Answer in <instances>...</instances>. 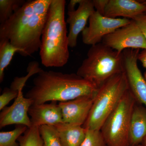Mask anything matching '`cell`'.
I'll list each match as a JSON object with an SVG mask.
<instances>
[{
	"mask_svg": "<svg viewBox=\"0 0 146 146\" xmlns=\"http://www.w3.org/2000/svg\"><path fill=\"white\" fill-rule=\"evenodd\" d=\"M19 90L11 88H5L0 96V110H2L12 100L18 97Z\"/></svg>",
	"mask_w": 146,
	"mask_h": 146,
	"instance_id": "cell-23",
	"label": "cell"
},
{
	"mask_svg": "<svg viewBox=\"0 0 146 146\" xmlns=\"http://www.w3.org/2000/svg\"><path fill=\"white\" fill-rule=\"evenodd\" d=\"M95 11L93 1L82 0L76 9L68 11L66 23L69 25V47L76 46L79 35L85 28L87 21Z\"/></svg>",
	"mask_w": 146,
	"mask_h": 146,
	"instance_id": "cell-12",
	"label": "cell"
},
{
	"mask_svg": "<svg viewBox=\"0 0 146 146\" xmlns=\"http://www.w3.org/2000/svg\"><path fill=\"white\" fill-rule=\"evenodd\" d=\"M62 146H80L83 142L86 130L82 126L61 123L55 126Z\"/></svg>",
	"mask_w": 146,
	"mask_h": 146,
	"instance_id": "cell-16",
	"label": "cell"
},
{
	"mask_svg": "<svg viewBox=\"0 0 146 146\" xmlns=\"http://www.w3.org/2000/svg\"><path fill=\"white\" fill-rule=\"evenodd\" d=\"M98 88L77 74H66L42 69L33 80V86L26 94L33 104L63 102L84 96L94 97Z\"/></svg>",
	"mask_w": 146,
	"mask_h": 146,
	"instance_id": "cell-2",
	"label": "cell"
},
{
	"mask_svg": "<svg viewBox=\"0 0 146 146\" xmlns=\"http://www.w3.org/2000/svg\"><path fill=\"white\" fill-rule=\"evenodd\" d=\"M123 53L124 72L129 89L137 102L146 108V81L138 65L139 49H129Z\"/></svg>",
	"mask_w": 146,
	"mask_h": 146,
	"instance_id": "cell-9",
	"label": "cell"
},
{
	"mask_svg": "<svg viewBox=\"0 0 146 146\" xmlns=\"http://www.w3.org/2000/svg\"><path fill=\"white\" fill-rule=\"evenodd\" d=\"M27 127L18 125L13 130L0 132V146H20L16 141L28 129Z\"/></svg>",
	"mask_w": 146,
	"mask_h": 146,
	"instance_id": "cell-19",
	"label": "cell"
},
{
	"mask_svg": "<svg viewBox=\"0 0 146 146\" xmlns=\"http://www.w3.org/2000/svg\"><path fill=\"white\" fill-rule=\"evenodd\" d=\"M39 130L43 139V146H62L58 133L54 126H41Z\"/></svg>",
	"mask_w": 146,
	"mask_h": 146,
	"instance_id": "cell-20",
	"label": "cell"
},
{
	"mask_svg": "<svg viewBox=\"0 0 146 146\" xmlns=\"http://www.w3.org/2000/svg\"><path fill=\"white\" fill-rule=\"evenodd\" d=\"M123 72V52L100 43L91 46L76 74L99 88L112 77Z\"/></svg>",
	"mask_w": 146,
	"mask_h": 146,
	"instance_id": "cell-4",
	"label": "cell"
},
{
	"mask_svg": "<svg viewBox=\"0 0 146 146\" xmlns=\"http://www.w3.org/2000/svg\"><path fill=\"white\" fill-rule=\"evenodd\" d=\"M31 126H56L63 123L61 110L57 102L50 103L33 104L28 111Z\"/></svg>",
	"mask_w": 146,
	"mask_h": 146,
	"instance_id": "cell-13",
	"label": "cell"
},
{
	"mask_svg": "<svg viewBox=\"0 0 146 146\" xmlns=\"http://www.w3.org/2000/svg\"><path fill=\"white\" fill-rule=\"evenodd\" d=\"M82 0H71L68 5V11H73L75 10V7L79 4Z\"/></svg>",
	"mask_w": 146,
	"mask_h": 146,
	"instance_id": "cell-27",
	"label": "cell"
},
{
	"mask_svg": "<svg viewBox=\"0 0 146 146\" xmlns=\"http://www.w3.org/2000/svg\"><path fill=\"white\" fill-rule=\"evenodd\" d=\"M142 146V145H138V146Z\"/></svg>",
	"mask_w": 146,
	"mask_h": 146,
	"instance_id": "cell-30",
	"label": "cell"
},
{
	"mask_svg": "<svg viewBox=\"0 0 146 146\" xmlns=\"http://www.w3.org/2000/svg\"><path fill=\"white\" fill-rule=\"evenodd\" d=\"M146 136V108L136 102L133 108L129 131V146L141 145Z\"/></svg>",
	"mask_w": 146,
	"mask_h": 146,
	"instance_id": "cell-15",
	"label": "cell"
},
{
	"mask_svg": "<svg viewBox=\"0 0 146 146\" xmlns=\"http://www.w3.org/2000/svg\"><path fill=\"white\" fill-rule=\"evenodd\" d=\"M19 89L18 97L15 99L13 104L6 106L0 113V128L10 125H22L28 127H31L30 118L28 116L29 110L33 104L30 99L27 98L23 94V89Z\"/></svg>",
	"mask_w": 146,
	"mask_h": 146,
	"instance_id": "cell-10",
	"label": "cell"
},
{
	"mask_svg": "<svg viewBox=\"0 0 146 146\" xmlns=\"http://www.w3.org/2000/svg\"><path fill=\"white\" fill-rule=\"evenodd\" d=\"M144 76L146 81V71L145 72V73H144Z\"/></svg>",
	"mask_w": 146,
	"mask_h": 146,
	"instance_id": "cell-29",
	"label": "cell"
},
{
	"mask_svg": "<svg viewBox=\"0 0 146 146\" xmlns=\"http://www.w3.org/2000/svg\"><path fill=\"white\" fill-rule=\"evenodd\" d=\"M24 0H0V23H4L25 3Z\"/></svg>",
	"mask_w": 146,
	"mask_h": 146,
	"instance_id": "cell-21",
	"label": "cell"
},
{
	"mask_svg": "<svg viewBox=\"0 0 146 146\" xmlns=\"http://www.w3.org/2000/svg\"><path fill=\"white\" fill-rule=\"evenodd\" d=\"M144 14H146V12H145V13H144Z\"/></svg>",
	"mask_w": 146,
	"mask_h": 146,
	"instance_id": "cell-31",
	"label": "cell"
},
{
	"mask_svg": "<svg viewBox=\"0 0 146 146\" xmlns=\"http://www.w3.org/2000/svg\"><path fill=\"white\" fill-rule=\"evenodd\" d=\"M65 0H52L42 33L39 55L46 68L63 67L70 58Z\"/></svg>",
	"mask_w": 146,
	"mask_h": 146,
	"instance_id": "cell-3",
	"label": "cell"
},
{
	"mask_svg": "<svg viewBox=\"0 0 146 146\" xmlns=\"http://www.w3.org/2000/svg\"><path fill=\"white\" fill-rule=\"evenodd\" d=\"M141 145L142 146H146V136L144 138L143 141H142Z\"/></svg>",
	"mask_w": 146,
	"mask_h": 146,
	"instance_id": "cell-28",
	"label": "cell"
},
{
	"mask_svg": "<svg viewBox=\"0 0 146 146\" xmlns=\"http://www.w3.org/2000/svg\"><path fill=\"white\" fill-rule=\"evenodd\" d=\"M146 12V1L135 0H109L104 16L112 18H127L134 20Z\"/></svg>",
	"mask_w": 146,
	"mask_h": 146,
	"instance_id": "cell-14",
	"label": "cell"
},
{
	"mask_svg": "<svg viewBox=\"0 0 146 146\" xmlns=\"http://www.w3.org/2000/svg\"><path fill=\"white\" fill-rule=\"evenodd\" d=\"M20 146H43V139L39 133V127L32 126L28 128L18 138Z\"/></svg>",
	"mask_w": 146,
	"mask_h": 146,
	"instance_id": "cell-18",
	"label": "cell"
},
{
	"mask_svg": "<svg viewBox=\"0 0 146 146\" xmlns=\"http://www.w3.org/2000/svg\"><path fill=\"white\" fill-rule=\"evenodd\" d=\"M108 1L109 0H93L95 10L104 16L105 10Z\"/></svg>",
	"mask_w": 146,
	"mask_h": 146,
	"instance_id": "cell-25",
	"label": "cell"
},
{
	"mask_svg": "<svg viewBox=\"0 0 146 146\" xmlns=\"http://www.w3.org/2000/svg\"><path fill=\"white\" fill-rule=\"evenodd\" d=\"M133 21H135L143 35L146 39V15L141 14L136 17Z\"/></svg>",
	"mask_w": 146,
	"mask_h": 146,
	"instance_id": "cell-24",
	"label": "cell"
},
{
	"mask_svg": "<svg viewBox=\"0 0 146 146\" xmlns=\"http://www.w3.org/2000/svg\"><path fill=\"white\" fill-rule=\"evenodd\" d=\"M94 98L84 96L68 101L60 102L58 105L63 123L82 126L89 116Z\"/></svg>",
	"mask_w": 146,
	"mask_h": 146,
	"instance_id": "cell-11",
	"label": "cell"
},
{
	"mask_svg": "<svg viewBox=\"0 0 146 146\" xmlns=\"http://www.w3.org/2000/svg\"><path fill=\"white\" fill-rule=\"evenodd\" d=\"M138 60L141 62L143 67L146 69V49L143 50L141 52H139Z\"/></svg>",
	"mask_w": 146,
	"mask_h": 146,
	"instance_id": "cell-26",
	"label": "cell"
},
{
	"mask_svg": "<svg viewBox=\"0 0 146 146\" xmlns=\"http://www.w3.org/2000/svg\"><path fill=\"white\" fill-rule=\"evenodd\" d=\"M21 53V50L11 43L8 39H0V82L4 77L6 68L10 64L15 53Z\"/></svg>",
	"mask_w": 146,
	"mask_h": 146,
	"instance_id": "cell-17",
	"label": "cell"
},
{
	"mask_svg": "<svg viewBox=\"0 0 146 146\" xmlns=\"http://www.w3.org/2000/svg\"><path fill=\"white\" fill-rule=\"evenodd\" d=\"M80 146H107L100 130H86L85 138Z\"/></svg>",
	"mask_w": 146,
	"mask_h": 146,
	"instance_id": "cell-22",
	"label": "cell"
},
{
	"mask_svg": "<svg viewBox=\"0 0 146 146\" xmlns=\"http://www.w3.org/2000/svg\"><path fill=\"white\" fill-rule=\"evenodd\" d=\"M137 102L129 89L108 116L100 131L107 146H129V127L133 108Z\"/></svg>",
	"mask_w": 146,
	"mask_h": 146,
	"instance_id": "cell-6",
	"label": "cell"
},
{
	"mask_svg": "<svg viewBox=\"0 0 146 146\" xmlns=\"http://www.w3.org/2000/svg\"><path fill=\"white\" fill-rule=\"evenodd\" d=\"M52 0L26 1L8 20L0 25V39H7L31 56L40 49L43 30Z\"/></svg>",
	"mask_w": 146,
	"mask_h": 146,
	"instance_id": "cell-1",
	"label": "cell"
},
{
	"mask_svg": "<svg viewBox=\"0 0 146 146\" xmlns=\"http://www.w3.org/2000/svg\"><path fill=\"white\" fill-rule=\"evenodd\" d=\"M89 21V25L82 32V36L84 44L92 46L102 43L105 36L130 23L131 20L108 18L95 11Z\"/></svg>",
	"mask_w": 146,
	"mask_h": 146,
	"instance_id": "cell-7",
	"label": "cell"
},
{
	"mask_svg": "<svg viewBox=\"0 0 146 146\" xmlns=\"http://www.w3.org/2000/svg\"><path fill=\"white\" fill-rule=\"evenodd\" d=\"M128 89L124 72L112 77L98 88L89 116L82 126L84 128L100 130Z\"/></svg>",
	"mask_w": 146,
	"mask_h": 146,
	"instance_id": "cell-5",
	"label": "cell"
},
{
	"mask_svg": "<svg viewBox=\"0 0 146 146\" xmlns=\"http://www.w3.org/2000/svg\"><path fill=\"white\" fill-rule=\"evenodd\" d=\"M102 43L119 53L125 50L146 49V39L135 21L105 36Z\"/></svg>",
	"mask_w": 146,
	"mask_h": 146,
	"instance_id": "cell-8",
	"label": "cell"
}]
</instances>
